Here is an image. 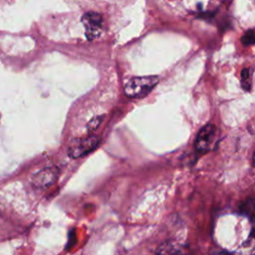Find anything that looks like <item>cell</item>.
Segmentation results:
<instances>
[{"mask_svg":"<svg viewBox=\"0 0 255 255\" xmlns=\"http://www.w3.org/2000/svg\"><path fill=\"white\" fill-rule=\"evenodd\" d=\"M82 23L85 27L86 37L89 41H93L101 36L103 17L100 13L94 11L87 12L82 17Z\"/></svg>","mask_w":255,"mask_h":255,"instance_id":"cell-3","label":"cell"},{"mask_svg":"<svg viewBox=\"0 0 255 255\" xmlns=\"http://www.w3.org/2000/svg\"><path fill=\"white\" fill-rule=\"evenodd\" d=\"M103 119H104V117H103V116L94 118L92 121H90V122H89V124H88V129H89L90 131L95 130V129H96V128L101 125V123H102Z\"/></svg>","mask_w":255,"mask_h":255,"instance_id":"cell-10","label":"cell"},{"mask_svg":"<svg viewBox=\"0 0 255 255\" xmlns=\"http://www.w3.org/2000/svg\"><path fill=\"white\" fill-rule=\"evenodd\" d=\"M59 171L55 167H46L35 173L31 179L32 184L37 188H47L55 183Z\"/></svg>","mask_w":255,"mask_h":255,"instance_id":"cell-5","label":"cell"},{"mask_svg":"<svg viewBox=\"0 0 255 255\" xmlns=\"http://www.w3.org/2000/svg\"><path fill=\"white\" fill-rule=\"evenodd\" d=\"M101 139L98 135H90L86 138L80 139L72 144L69 148V154L71 157H81L94 150L100 143Z\"/></svg>","mask_w":255,"mask_h":255,"instance_id":"cell-4","label":"cell"},{"mask_svg":"<svg viewBox=\"0 0 255 255\" xmlns=\"http://www.w3.org/2000/svg\"><path fill=\"white\" fill-rule=\"evenodd\" d=\"M217 255H229V254H227V253H219Z\"/></svg>","mask_w":255,"mask_h":255,"instance_id":"cell-11","label":"cell"},{"mask_svg":"<svg viewBox=\"0 0 255 255\" xmlns=\"http://www.w3.org/2000/svg\"><path fill=\"white\" fill-rule=\"evenodd\" d=\"M253 162H254V164H255V153H254V156H253Z\"/></svg>","mask_w":255,"mask_h":255,"instance_id":"cell-12","label":"cell"},{"mask_svg":"<svg viewBox=\"0 0 255 255\" xmlns=\"http://www.w3.org/2000/svg\"><path fill=\"white\" fill-rule=\"evenodd\" d=\"M241 86L243 90L250 91L251 88V72L250 69L244 68L241 72Z\"/></svg>","mask_w":255,"mask_h":255,"instance_id":"cell-8","label":"cell"},{"mask_svg":"<svg viewBox=\"0 0 255 255\" xmlns=\"http://www.w3.org/2000/svg\"><path fill=\"white\" fill-rule=\"evenodd\" d=\"M241 41L243 45L245 46H250V45H255V31L250 30L247 31L241 38Z\"/></svg>","mask_w":255,"mask_h":255,"instance_id":"cell-9","label":"cell"},{"mask_svg":"<svg viewBox=\"0 0 255 255\" xmlns=\"http://www.w3.org/2000/svg\"><path fill=\"white\" fill-rule=\"evenodd\" d=\"M241 255H255V226L239 248Z\"/></svg>","mask_w":255,"mask_h":255,"instance_id":"cell-6","label":"cell"},{"mask_svg":"<svg viewBox=\"0 0 255 255\" xmlns=\"http://www.w3.org/2000/svg\"><path fill=\"white\" fill-rule=\"evenodd\" d=\"M219 137V130L214 125L204 126L195 138V148L198 152L204 153L215 147Z\"/></svg>","mask_w":255,"mask_h":255,"instance_id":"cell-2","label":"cell"},{"mask_svg":"<svg viewBox=\"0 0 255 255\" xmlns=\"http://www.w3.org/2000/svg\"><path fill=\"white\" fill-rule=\"evenodd\" d=\"M241 212L255 223V199H247L240 206Z\"/></svg>","mask_w":255,"mask_h":255,"instance_id":"cell-7","label":"cell"},{"mask_svg":"<svg viewBox=\"0 0 255 255\" xmlns=\"http://www.w3.org/2000/svg\"><path fill=\"white\" fill-rule=\"evenodd\" d=\"M157 76H143L130 79L125 86L124 92L129 98H143L147 96L157 85Z\"/></svg>","mask_w":255,"mask_h":255,"instance_id":"cell-1","label":"cell"}]
</instances>
